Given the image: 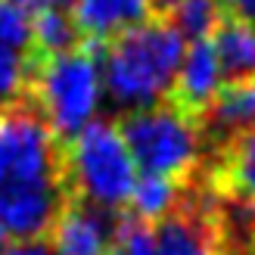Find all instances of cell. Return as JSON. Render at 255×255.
I'll return each instance as SVG.
<instances>
[{
  "label": "cell",
  "mask_w": 255,
  "mask_h": 255,
  "mask_svg": "<svg viewBox=\"0 0 255 255\" xmlns=\"http://www.w3.org/2000/svg\"><path fill=\"white\" fill-rule=\"evenodd\" d=\"M255 128V81H231L218 87L212 103L196 119L202 149L224 152L240 134Z\"/></svg>",
  "instance_id": "8"
},
{
  "label": "cell",
  "mask_w": 255,
  "mask_h": 255,
  "mask_svg": "<svg viewBox=\"0 0 255 255\" xmlns=\"http://www.w3.org/2000/svg\"><path fill=\"white\" fill-rule=\"evenodd\" d=\"M28 81H31V56L0 44V109L28 97Z\"/></svg>",
  "instance_id": "16"
},
{
  "label": "cell",
  "mask_w": 255,
  "mask_h": 255,
  "mask_svg": "<svg viewBox=\"0 0 255 255\" xmlns=\"http://www.w3.org/2000/svg\"><path fill=\"white\" fill-rule=\"evenodd\" d=\"M119 131L140 174H165L187 184L199 162V131L196 122L184 116L174 103H156L149 109L128 112Z\"/></svg>",
  "instance_id": "5"
},
{
  "label": "cell",
  "mask_w": 255,
  "mask_h": 255,
  "mask_svg": "<svg viewBox=\"0 0 255 255\" xmlns=\"http://www.w3.org/2000/svg\"><path fill=\"white\" fill-rule=\"evenodd\" d=\"M106 255H159L156 240H152V227L134 218V215H122Z\"/></svg>",
  "instance_id": "17"
},
{
  "label": "cell",
  "mask_w": 255,
  "mask_h": 255,
  "mask_svg": "<svg viewBox=\"0 0 255 255\" xmlns=\"http://www.w3.org/2000/svg\"><path fill=\"white\" fill-rule=\"evenodd\" d=\"M16 3H19L22 9H28V12H37V9H44L50 0H16Z\"/></svg>",
  "instance_id": "22"
},
{
  "label": "cell",
  "mask_w": 255,
  "mask_h": 255,
  "mask_svg": "<svg viewBox=\"0 0 255 255\" xmlns=\"http://www.w3.org/2000/svg\"><path fill=\"white\" fill-rule=\"evenodd\" d=\"M221 9H224V16L255 22V0H221Z\"/></svg>",
  "instance_id": "20"
},
{
  "label": "cell",
  "mask_w": 255,
  "mask_h": 255,
  "mask_svg": "<svg viewBox=\"0 0 255 255\" xmlns=\"http://www.w3.org/2000/svg\"><path fill=\"white\" fill-rule=\"evenodd\" d=\"M0 44L31 53V12L16 0H0Z\"/></svg>",
  "instance_id": "18"
},
{
  "label": "cell",
  "mask_w": 255,
  "mask_h": 255,
  "mask_svg": "<svg viewBox=\"0 0 255 255\" xmlns=\"http://www.w3.org/2000/svg\"><path fill=\"white\" fill-rule=\"evenodd\" d=\"M81 41H84V34L69 9L44 6L31 16V53L28 56L34 59L56 56V53H66V50L78 47Z\"/></svg>",
  "instance_id": "13"
},
{
  "label": "cell",
  "mask_w": 255,
  "mask_h": 255,
  "mask_svg": "<svg viewBox=\"0 0 255 255\" xmlns=\"http://www.w3.org/2000/svg\"><path fill=\"white\" fill-rule=\"evenodd\" d=\"M177 6V0H149V12H156L159 19H168V12Z\"/></svg>",
  "instance_id": "21"
},
{
  "label": "cell",
  "mask_w": 255,
  "mask_h": 255,
  "mask_svg": "<svg viewBox=\"0 0 255 255\" xmlns=\"http://www.w3.org/2000/svg\"><path fill=\"white\" fill-rule=\"evenodd\" d=\"M72 16L84 41L106 44L137 22L149 19V0H75Z\"/></svg>",
  "instance_id": "10"
},
{
  "label": "cell",
  "mask_w": 255,
  "mask_h": 255,
  "mask_svg": "<svg viewBox=\"0 0 255 255\" xmlns=\"http://www.w3.org/2000/svg\"><path fill=\"white\" fill-rule=\"evenodd\" d=\"M62 174L72 196L122 212L137 181V165L119 125L91 119L78 134L62 140Z\"/></svg>",
  "instance_id": "4"
},
{
  "label": "cell",
  "mask_w": 255,
  "mask_h": 255,
  "mask_svg": "<svg viewBox=\"0 0 255 255\" xmlns=\"http://www.w3.org/2000/svg\"><path fill=\"white\" fill-rule=\"evenodd\" d=\"M0 255H59V252L44 237H37V240H16L12 246H3Z\"/></svg>",
  "instance_id": "19"
},
{
  "label": "cell",
  "mask_w": 255,
  "mask_h": 255,
  "mask_svg": "<svg viewBox=\"0 0 255 255\" xmlns=\"http://www.w3.org/2000/svg\"><path fill=\"white\" fill-rule=\"evenodd\" d=\"M119 221L122 212L94 206V202L69 193L53 224H50L47 237L59 255H106Z\"/></svg>",
  "instance_id": "7"
},
{
  "label": "cell",
  "mask_w": 255,
  "mask_h": 255,
  "mask_svg": "<svg viewBox=\"0 0 255 255\" xmlns=\"http://www.w3.org/2000/svg\"><path fill=\"white\" fill-rule=\"evenodd\" d=\"M209 41L227 81H255V22L221 16Z\"/></svg>",
  "instance_id": "11"
},
{
  "label": "cell",
  "mask_w": 255,
  "mask_h": 255,
  "mask_svg": "<svg viewBox=\"0 0 255 255\" xmlns=\"http://www.w3.org/2000/svg\"><path fill=\"white\" fill-rule=\"evenodd\" d=\"M184 50L181 31L159 16L106 41L100 53V75L109 103L125 116L162 103L174 87Z\"/></svg>",
  "instance_id": "2"
},
{
  "label": "cell",
  "mask_w": 255,
  "mask_h": 255,
  "mask_svg": "<svg viewBox=\"0 0 255 255\" xmlns=\"http://www.w3.org/2000/svg\"><path fill=\"white\" fill-rule=\"evenodd\" d=\"M218 199L187 202L184 193L152 227L159 255H224V231L215 212Z\"/></svg>",
  "instance_id": "6"
},
{
  "label": "cell",
  "mask_w": 255,
  "mask_h": 255,
  "mask_svg": "<svg viewBox=\"0 0 255 255\" xmlns=\"http://www.w3.org/2000/svg\"><path fill=\"white\" fill-rule=\"evenodd\" d=\"M184 193V184L165 174H137L134 190L128 202H131V215L140 221H159L165 212L177 206V199Z\"/></svg>",
  "instance_id": "14"
},
{
  "label": "cell",
  "mask_w": 255,
  "mask_h": 255,
  "mask_svg": "<svg viewBox=\"0 0 255 255\" xmlns=\"http://www.w3.org/2000/svg\"><path fill=\"white\" fill-rule=\"evenodd\" d=\"M0 252H3V240H0Z\"/></svg>",
  "instance_id": "23"
},
{
  "label": "cell",
  "mask_w": 255,
  "mask_h": 255,
  "mask_svg": "<svg viewBox=\"0 0 255 255\" xmlns=\"http://www.w3.org/2000/svg\"><path fill=\"white\" fill-rule=\"evenodd\" d=\"M215 187H221L231 199L255 206V128L240 134L221 152V171H215Z\"/></svg>",
  "instance_id": "12"
},
{
  "label": "cell",
  "mask_w": 255,
  "mask_h": 255,
  "mask_svg": "<svg viewBox=\"0 0 255 255\" xmlns=\"http://www.w3.org/2000/svg\"><path fill=\"white\" fill-rule=\"evenodd\" d=\"M224 81L218 56H215V47L209 37L202 41H190V47L184 50L181 69H177V78L171 87V103L190 119H199L202 109L212 103V97L218 94V87Z\"/></svg>",
  "instance_id": "9"
},
{
  "label": "cell",
  "mask_w": 255,
  "mask_h": 255,
  "mask_svg": "<svg viewBox=\"0 0 255 255\" xmlns=\"http://www.w3.org/2000/svg\"><path fill=\"white\" fill-rule=\"evenodd\" d=\"M100 53H103L100 41H81L78 47L56 56H31L28 100L59 140H69L91 119H97L103 100Z\"/></svg>",
  "instance_id": "3"
},
{
  "label": "cell",
  "mask_w": 255,
  "mask_h": 255,
  "mask_svg": "<svg viewBox=\"0 0 255 255\" xmlns=\"http://www.w3.org/2000/svg\"><path fill=\"white\" fill-rule=\"evenodd\" d=\"M221 16V0H177V6L168 12V22L181 31L184 41H202L215 31Z\"/></svg>",
  "instance_id": "15"
},
{
  "label": "cell",
  "mask_w": 255,
  "mask_h": 255,
  "mask_svg": "<svg viewBox=\"0 0 255 255\" xmlns=\"http://www.w3.org/2000/svg\"><path fill=\"white\" fill-rule=\"evenodd\" d=\"M66 196L62 140L28 97L0 109V234L47 237Z\"/></svg>",
  "instance_id": "1"
}]
</instances>
